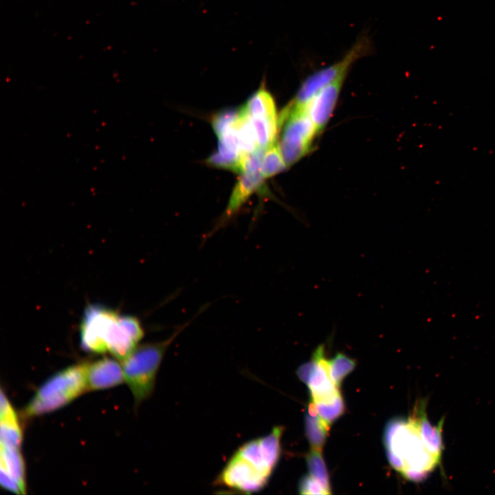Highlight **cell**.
<instances>
[{
    "label": "cell",
    "instance_id": "cell-1",
    "mask_svg": "<svg viewBox=\"0 0 495 495\" xmlns=\"http://www.w3.org/2000/svg\"><path fill=\"white\" fill-rule=\"evenodd\" d=\"M443 421L432 426L424 402L407 419H393L386 426L384 445L391 466L412 481L426 478L439 464L442 451Z\"/></svg>",
    "mask_w": 495,
    "mask_h": 495
},
{
    "label": "cell",
    "instance_id": "cell-2",
    "mask_svg": "<svg viewBox=\"0 0 495 495\" xmlns=\"http://www.w3.org/2000/svg\"><path fill=\"white\" fill-rule=\"evenodd\" d=\"M283 426L237 448L215 478L213 485L235 493L252 494L268 484L281 454Z\"/></svg>",
    "mask_w": 495,
    "mask_h": 495
},
{
    "label": "cell",
    "instance_id": "cell-3",
    "mask_svg": "<svg viewBox=\"0 0 495 495\" xmlns=\"http://www.w3.org/2000/svg\"><path fill=\"white\" fill-rule=\"evenodd\" d=\"M144 337L139 319L121 315L100 305H89L80 325V344L94 353L109 352L118 360H124Z\"/></svg>",
    "mask_w": 495,
    "mask_h": 495
},
{
    "label": "cell",
    "instance_id": "cell-4",
    "mask_svg": "<svg viewBox=\"0 0 495 495\" xmlns=\"http://www.w3.org/2000/svg\"><path fill=\"white\" fill-rule=\"evenodd\" d=\"M189 323L177 328L166 339L138 345L122 361L124 380L133 393L135 406L153 394L156 376L166 351Z\"/></svg>",
    "mask_w": 495,
    "mask_h": 495
},
{
    "label": "cell",
    "instance_id": "cell-5",
    "mask_svg": "<svg viewBox=\"0 0 495 495\" xmlns=\"http://www.w3.org/2000/svg\"><path fill=\"white\" fill-rule=\"evenodd\" d=\"M87 363L71 366L52 375L37 390L23 411L24 418L51 412L88 390Z\"/></svg>",
    "mask_w": 495,
    "mask_h": 495
},
{
    "label": "cell",
    "instance_id": "cell-6",
    "mask_svg": "<svg viewBox=\"0 0 495 495\" xmlns=\"http://www.w3.org/2000/svg\"><path fill=\"white\" fill-rule=\"evenodd\" d=\"M297 375L305 382L311 393L318 415L329 424L340 417L344 404L338 388L332 380L324 358V346L321 344L314 351L310 362L301 365Z\"/></svg>",
    "mask_w": 495,
    "mask_h": 495
},
{
    "label": "cell",
    "instance_id": "cell-7",
    "mask_svg": "<svg viewBox=\"0 0 495 495\" xmlns=\"http://www.w3.org/2000/svg\"><path fill=\"white\" fill-rule=\"evenodd\" d=\"M369 45L368 39L362 37L340 60L311 74L303 81L294 100L284 109L287 112L305 111L309 102L322 89L347 75L353 64L368 54Z\"/></svg>",
    "mask_w": 495,
    "mask_h": 495
},
{
    "label": "cell",
    "instance_id": "cell-8",
    "mask_svg": "<svg viewBox=\"0 0 495 495\" xmlns=\"http://www.w3.org/2000/svg\"><path fill=\"white\" fill-rule=\"evenodd\" d=\"M278 124L283 125L278 146L287 166H289L309 152L318 132L306 111H282Z\"/></svg>",
    "mask_w": 495,
    "mask_h": 495
},
{
    "label": "cell",
    "instance_id": "cell-9",
    "mask_svg": "<svg viewBox=\"0 0 495 495\" xmlns=\"http://www.w3.org/2000/svg\"><path fill=\"white\" fill-rule=\"evenodd\" d=\"M346 76L340 77L322 89L306 107L305 111L318 134L324 128L333 111Z\"/></svg>",
    "mask_w": 495,
    "mask_h": 495
},
{
    "label": "cell",
    "instance_id": "cell-10",
    "mask_svg": "<svg viewBox=\"0 0 495 495\" xmlns=\"http://www.w3.org/2000/svg\"><path fill=\"white\" fill-rule=\"evenodd\" d=\"M87 381L88 390H102L120 384L125 381L122 366L109 358L87 363Z\"/></svg>",
    "mask_w": 495,
    "mask_h": 495
},
{
    "label": "cell",
    "instance_id": "cell-11",
    "mask_svg": "<svg viewBox=\"0 0 495 495\" xmlns=\"http://www.w3.org/2000/svg\"><path fill=\"white\" fill-rule=\"evenodd\" d=\"M264 179L265 178L261 170L241 173L215 230L223 226L235 215L250 196L261 186Z\"/></svg>",
    "mask_w": 495,
    "mask_h": 495
},
{
    "label": "cell",
    "instance_id": "cell-12",
    "mask_svg": "<svg viewBox=\"0 0 495 495\" xmlns=\"http://www.w3.org/2000/svg\"><path fill=\"white\" fill-rule=\"evenodd\" d=\"M1 446L20 449L23 435L16 413L9 400L1 391Z\"/></svg>",
    "mask_w": 495,
    "mask_h": 495
},
{
    "label": "cell",
    "instance_id": "cell-13",
    "mask_svg": "<svg viewBox=\"0 0 495 495\" xmlns=\"http://www.w3.org/2000/svg\"><path fill=\"white\" fill-rule=\"evenodd\" d=\"M1 472L12 478L26 494L25 465L19 449L1 446Z\"/></svg>",
    "mask_w": 495,
    "mask_h": 495
},
{
    "label": "cell",
    "instance_id": "cell-14",
    "mask_svg": "<svg viewBox=\"0 0 495 495\" xmlns=\"http://www.w3.org/2000/svg\"><path fill=\"white\" fill-rule=\"evenodd\" d=\"M243 106L250 116L278 119L274 99L263 82Z\"/></svg>",
    "mask_w": 495,
    "mask_h": 495
},
{
    "label": "cell",
    "instance_id": "cell-15",
    "mask_svg": "<svg viewBox=\"0 0 495 495\" xmlns=\"http://www.w3.org/2000/svg\"><path fill=\"white\" fill-rule=\"evenodd\" d=\"M329 425L318 415L314 403L311 401L305 419V426L312 448L321 450L328 434Z\"/></svg>",
    "mask_w": 495,
    "mask_h": 495
},
{
    "label": "cell",
    "instance_id": "cell-16",
    "mask_svg": "<svg viewBox=\"0 0 495 495\" xmlns=\"http://www.w3.org/2000/svg\"><path fill=\"white\" fill-rule=\"evenodd\" d=\"M287 166L278 144L274 143L264 150L262 157V173L265 178L280 173L285 170Z\"/></svg>",
    "mask_w": 495,
    "mask_h": 495
},
{
    "label": "cell",
    "instance_id": "cell-17",
    "mask_svg": "<svg viewBox=\"0 0 495 495\" xmlns=\"http://www.w3.org/2000/svg\"><path fill=\"white\" fill-rule=\"evenodd\" d=\"M307 463L310 475L331 492L329 477L321 450L312 448L307 456Z\"/></svg>",
    "mask_w": 495,
    "mask_h": 495
},
{
    "label": "cell",
    "instance_id": "cell-18",
    "mask_svg": "<svg viewBox=\"0 0 495 495\" xmlns=\"http://www.w3.org/2000/svg\"><path fill=\"white\" fill-rule=\"evenodd\" d=\"M330 376L338 387L340 386L343 379L350 373L355 366V362L342 353H338L331 360H328Z\"/></svg>",
    "mask_w": 495,
    "mask_h": 495
},
{
    "label": "cell",
    "instance_id": "cell-19",
    "mask_svg": "<svg viewBox=\"0 0 495 495\" xmlns=\"http://www.w3.org/2000/svg\"><path fill=\"white\" fill-rule=\"evenodd\" d=\"M298 490L301 494L324 495L331 494L318 481L310 474L306 475L300 479Z\"/></svg>",
    "mask_w": 495,
    "mask_h": 495
}]
</instances>
